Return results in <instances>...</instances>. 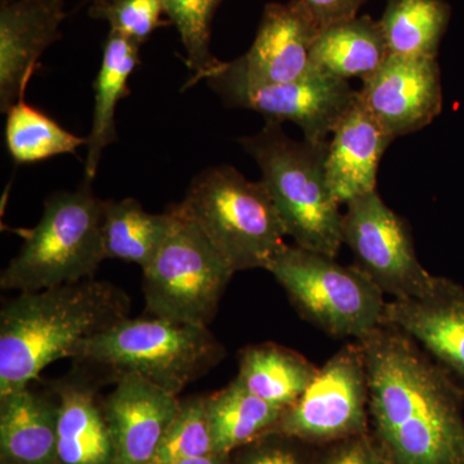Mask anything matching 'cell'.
<instances>
[{
	"label": "cell",
	"instance_id": "obj_21",
	"mask_svg": "<svg viewBox=\"0 0 464 464\" xmlns=\"http://www.w3.org/2000/svg\"><path fill=\"white\" fill-rule=\"evenodd\" d=\"M319 368L310 360L274 342L250 344L240 351L235 380L268 404L288 411L301 399Z\"/></svg>",
	"mask_w": 464,
	"mask_h": 464
},
{
	"label": "cell",
	"instance_id": "obj_3",
	"mask_svg": "<svg viewBox=\"0 0 464 464\" xmlns=\"http://www.w3.org/2000/svg\"><path fill=\"white\" fill-rule=\"evenodd\" d=\"M240 143L257 163L286 235L302 248L337 258L343 215L326 177L329 141H295L280 121H267Z\"/></svg>",
	"mask_w": 464,
	"mask_h": 464
},
{
	"label": "cell",
	"instance_id": "obj_18",
	"mask_svg": "<svg viewBox=\"0 0 464 464\" xmlns=\"http://www.w3.org/2000/svg\"><path fill=\"white\" fill-rule=\"evenodd\" d=\"M392 141L357 96L335 127L326 152V177L341 206L377 191L381 159Z\"/></svg>",
	"mask_w": 464,
	"mask_h": 464
},
{
	"label": "cell",
	"instance_id": "obj_26",
	"mask_svg": "<svg viewBox=\"0 0 464 464\" xmlns=\"http://www.w3.org/2000/svg\"><path fill=\"white\" fill-rule=\"evenodd\" d=\"M5 142L18 164H32L58 155L74 154L87 140L63 130L41 110L18 101L8 109Z\"/></svg>",
	"mask_w": 464,
	"mask_h": 464
},
{
	"label": "cell",
	"instance_id": "obj_2",
	"mask_svg": "<svg viewBox=\"0 0 464 464\" xmlns=\"http://www.w3.org/2000/svg\"><path fill=\"white\" fill-rule=\"evenodd\" d=\"M130 313V295L102 280L20 293L0 311V398L29 387L52 362L74 359Z\"/></svg>",
	"mask_w": 464,
	"mask_h": 464
},
{
	"label": "cell",
	"instance_id": "obj_12",
	"mask_svg": "<svg viewBox=\"0 0 464 464\" xmlns=\"http://www.w3.org/2000/svg\"><path fill=\"white\" fill-rule=\"evenodd\" d=\"M357 96L393 140L417 132L431 124L442 110L438 57L390 54L362 81Z\"/></svg>",
	"mask_w": 464,
	"mask_h": 464
},
{
	"label": "cell",
	"instance_id": "obj_1",
	"mask_svg": "<svg viewBox=\"0 0 464 464\" xmlns=\"http://www.w3.org/2000/svg\"><path fill=\"white\" fill-rule=\"evenodd\" d=\"M364 350L372 436L390 464H464V391L406 333L382 323Z\"/></svg>",
	"mask_w": 464,
	"mask_h": 464
},
{
	"label": "cell",
	"instance_id": "obj_6",
	"mask_svg": "<svg viewBox=\"0 0 464 464\" xmlns=\"http://www.w3.org/2000/svg\"><path fill=\"white\" fill-rule=\"evenodd\" d=\"M237 271L268 266L286 246L282 218L264 183L216 166L194 177L179 203Z\"/></svg>",
	"mask_w": 464,
	"mask_h": 464
},
{
	"label": "cell",
	"instance_id": "obj_24",
	"mask_svg": "<svg viewBox=\"0 0 464 464\" xmlns=\"http://www.w3.org/2000/svg\"><path fill=\"white\" fill-rule=\"evenodd\" d=\"M172 219L169 210L161 215L149 213L130 198L105 201L102 221L105 258L136 264L143 270L166 241Z\"/></svg>",
	"mask_w": 464,
	"mask_h": 464
},
{
	"label": "cell",
	"instance_id": "obj_33",
	"mask_svg": "<svg viewBox=\"0 0 464 464\" xmlns=\"http://www.w3.org/2000/svg\"><path fill=\"white\" fill-rule=\"evenodd\" d=\"M228 457L221 454H212V456L195 458V459L185 460V462L177 464H228Z\"/></svg>",
	"mask_w": 464,
	"mask_h": 464
},
{
	"label": "cell",
	"instance_id": "obj_4",
	"mask_svg": "<svg viewBox=\"0 0 464 464\" xmlns=\"http://www.w3.org/2000/svg\"><path fill=\"white\" fill-rule=\"evenodd\" d=\"M225 356L224 344L208 326L148 316L127 317L85 342L72 362L106 380L136 375L179 396Z\"/></svg>",
	"mask_w": 464,
	"mask_h": 464
},
{
	"label": "cell",
	"instance_id": "obj_28",
	"mask_svg": "<svg viewBox=\"0 0 464 464\" xmlns=\"http://www.w3.org/2000/svg\"><path fill=\"white\" fill-rule=\"evenodd\" d=\"M216 454L208 420L206 396L181 400L179 413L150 464H177Z\"/></svg>",
	"mask_w": 464,
	"mask_h": 464
},
{
	"label": "cell",
	"instance_id": "obj_17",
	"mask_svg": "<svg viewBox=\"0 0 464 464\" xmlns=\"http://www.w3.org/2000/svg\"><path fill=\"white\" fill-rule=\"evenodd\" d=\"M74 362L72 373L57 381V464H115V447L102 402L99 378Z\"/></svg>",
	"mask_w": 464,
	"mask_h": 464
},
{
	"label": "cell",
	"instance_id": "obj_31",
	"mask_svg": "<svg viewBox=\"0 0 464 464\" xmlns=\"http://www.w3.org/2000/svg\"><path fill=\"white\" fill-rule=\"evenodd\" d=\"M329 445L314 464H390L371 433Z\"/></svg>",
	"mask_w": 464,
	"mask_h": 464
},
{
	"label": "cell",
	"instance_id": "obj_5",
	"mask_svg": "<svg viewBox=\"0 0 464 464\" xmlns=\"http://www.w3.org/2000/svg\"><path fill=\"white\" fill-rule=\"evenodd\" d=\"M105 201L85 181L78 190L51 195L41 221L26 231L20 252L0 275L3 290L38 292L94 279L105 258Z\"/></svg>",
	"mask_w": 464,
	"mask_h": 464
},
{
	"label": "cell",
	"instance_id": "obj_27",
	"mask_svg": "<svg viewBox=\"0 0 464 464\" xmlns=\"http://www.w3.org/2000/svg\"><path fill=\"white\" fill-rule=\"evenodd\" d=\"M224 0H164V12L179 34L191 78L185 88L204 81L218 63L210 52L213 18Z\"/></svg>",
	"mask_w": 464,
	"mask_h": 464
},
{
	"label": "cell",
	"instance_id": "obj_25",
	"mask_svg": "<svg viewBox=\"0 0 464 464\" xmlns=\"http://www.w3.org/2000/svg\"><path fill=\"white\" fill-rule=\"evenodd\" d=\"M450 14L445 0H389L380 24L390 53L438 57Z\"/></svg>",
	"mask_w": 464,
	"mask_h": 464
},
{
	"label": "cell",
	"instance_id": "obj_29",
	"mask_svg": "<svg viewBox=\"0 0 464 464\" xmlns=\"http://www.w3.org/2000/svg\"><path fill=\"white\" fill-rule=\"evenodd\" d=\"M164 0H94L91 17L106 21L110 32L142 44L163 25Z\"/></svg>",
	"mask_w": 464,
	"mask_h": 464
},
{
	"label": "cell",
	"instance_id": "obj_14",
	"mask_svg": "<svg viewBox=\"0 0 464 464\" xmlns=\"http://www.w3.org/2000/svg\"><path fill=\"white\" fill-rule=\"evenodd\" d=\"M382 323L413 338L464 391V286L436 276L422 297L387 302Z\"/></svg>",
	"mask_w": 464,
	"mask_h": 464
},
{
	"label": "cell",
	"instance_id": "obj_34",
	"mask_svg": "<svg viewBox=\"0 0 464 464\" xmlns=\"http://www.w3.org/2000/svg\"><path fill=\"white\" fill-rule=\"evenodd\" d=\"M2 464H8V463H5V462H2Z\"/></svg>",
	"mask_w": 464,
	"mask_h": 464
},
{
	"label": "cell",
	"instance_id": "obj_35",
	"mask_svg": "<svg viewBox=\"0 0 464 464\" xmlns=\"http://www.w3.org/2000/svg\"><path fill=\"white\" fill-rule=\"evenodd\" d=\"M91 2H94V0H91Z\"/></svg>",
	"mask_w": 464,
	"mask_h": 464
},
{
	"label": "cell",
	"instance_id": "obj_15",
	"mask_svg": "<svg viewBox=\"0 0 464 464\" xmlns=\"http://www.w3.org/2000/svg\"><path fill=\"white\" fill-rule=\"evenodd\" d=\"M63 0H2L0 7V109L25 100L42 54L60 38Z\"/></svg>",
	"mask_w": 464,
	"mask_h": 464
},
{
	"label": "cell",
	"instance_id": "obj_7",
	"mask_svg": "<svg viewBox=\"0 0 464 464\" xmlns=\"http://www.w3.org/2000/svg\"><path fill=\"white\" fill-rule=\"evenodd\" d=\"M267 271L299 315L332 337L359 341L383 320L384 293L357 266L286 244Z\"/></svg>",
	"mask_w": 464,
	"mask_h": 464
},
{
	"label": "cell",
	"instance_id": "obj_19",
	"mask_svg": "<svg viewBox=\"0 0 464 464\" xmlns=\"http://www.w3.org/2000/svg\"><path fill=\"white\" fill-rule=\"evenodd\" d=\"M57 400L29 387L2 396V462L57 464Z\"/></svg>",
	"mask_w": 464,
	"mask_h": 464
},
{
	"label": "cell",
	"instance_id": "obj_16",
	"mask_svg": "<svg viewBox=\"0 0 464 464\" xmlns=\"http://www.w3.org/2000/svg\"><path fill=\"white\" fill-rule=\"evenodd\" d=\"M102 404L114 440L115 464H150L181 400L136 375H123Z\"/></svg>",
	"mask_w": 464,
	"mask_h": 464
},
{
	"label": "cell",
	"instance_id": "obj_32",
	"mask_svg": "<svg viewBox=\"0 0 464 464\" xmlns=\"http://www.w3.org/2000/svg\"><path fill=\"white\" fill-rule=\"evenodd\" d=\"M322 29L357 16L366 0H304Z\"/></svg>",
	"mask_w": 464,
	"mask_h": 464
},
{
	"label": "cell",
	"instance_id": "obj_8",
	"mask_svg": "<svg viewBox=\"0 0 464 464\" xmlns=\"http://www.w3.org/2000/svg\"><path fill=\"white\" fill-rule=\"evenodd\" d=\"M172 226L158 255L143 268L146 314L208 326L235 271L179 204L167 208Z\"/></svg>",
	"mask_w": 464,
	"mask_h": 464
},
{
	"label": "cell",
	"instance_id": "obj_11",
	"mask_svg": "<svg viewBox=\"0 0 464 464\" xmlns=\"http://www.w3.org/2000/svg\"><path fill=\"white\" fill-rule=\"evenodd\" d=\"M342 239L357 267L392 299L422 297L435 282L415 253L411 228L377 191L346 204Z\"/></svg>",
	"mask_w": 464,
	"mask_h": 464
},
{
	"label": "cell",
	"instance_id": "obj_30",
	"mask_svg": "<svg viewBox=\"0 0 464 464\" xmlns=\"http://www.w3.org/2000/svg\"><path fill=\"white\" fill-rule=\"evenodd\" d=\"M295 441L280 432L267 433L246 445L237 464H306Z\"/></svg>",
	"mask_w": 464,
	"mask_h": 464
},
{
	"label": "cell",
	"instance_id": "obj_22",
	"mask_svg": "<svg viewBox=\"0 0 464 464\" xmlns=\"http://www.w3.org/2000/svg\"><path fill=\"white\" fill-rule=\"evenodd\" d=\"M390 54L380 21L356 16L322 30L311 53V65L343 81H364Z\"/></svg>",
	"mask_w": 464,
	"mask_h": 464
},
{
	"label": "cell",
	"instance_id": "obj_13",
	"mask_svg": "<svg viewBox=\"0 0 464 464\" xmlns=\"http://www.w3.org/2000/svg\"><path fill=\"white\" fill-rule=\"evenodd\" d=\"M322 30L304 0L270 3L250 50L224 65L249 83L297 81L313 69L311 53Z\"/></svg>",
	"mask_w": 464,
	"mask_h": 464
},
{
	"label": "cell",
	"instance_id": "obj_20",
	"mask_svg": "<svg viewBox=\"0 0 464 464\" xmlns=\"http://www.w3.org/2000/svg\"><path fill=\"white\" fill-rule=\"evenodd\" d=\"M140 47V43L112 32L103 45L102 61L94 82L93 124L85 143V181L91 182L96 177L103 150L116 140V106L130 93L128 81L141 63Z\"/></svg>",
	"mask_w": 464,
	"mask_h": 464
},
{
	"label": "cell",
	"instance_id": "obj_23",
	"mask_svg": "<svg viewBox=\"0 0 464 464\" xmlns=\"http://www.w3.org/2000/svg\"><path fill=\"white\" fill-rule=\"evenodd\" d=\"M206 406L215 451L221 456L274 432L285 413L250 393L235 378L225 389L206 396Z\"/></svg>",
	"mask_w": 464,
	"mask_h": 464
},
{
	"label": "cell",
	"instance_id": "obj_10",
	"mask_svg": "<svg viewBox=\"0 0 464 464\" xmlns=\"http://www.w3.org/2000/svg\"><path fill=\"white\" fill-rule=\"evenodd\" d=\"M275 431L313 444H332L371 431L368 375L359 341L344 344L319 368Z\"/></svg>",
	"mask_w": 464,
	"mask_h": 464
},
{
	"label": "cell",
	"instance_id": "obj_9",
	"mask_svg": "<svg viewBox=\"0 0 464 464\" xmlns=\"http://www.w3.org/2000/svg\"><path fill=\"white\" fill-rule=\"evenodd\" d=\"M204 81L228 105L255 110L267 121H292L301 128L304 140L315 143L328 142L357 97L348 81L314 66L297 81L255 84L231 74L218 61Z\"/></svg>",
	"mask_w": 464,
	"mask_h": 464
}]
</instances>
